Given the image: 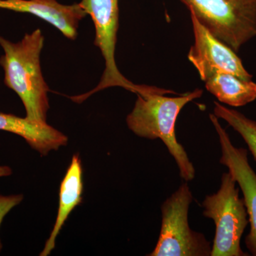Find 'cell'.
Segmentation results:
<instances>
[{"mask_svg": "<svg viewBox=\"0 0 256 256\" xmlns=\"http://www.w3.org/2000/svg\"><path fill=\"white\" fill-rule=\"evenodd\" d=\"M12 174V170L8 166H0V178L10 176Z\"/></svg>", "mask_w": 256, "mask_h": 256, "instance_id": "obj_15", "label": "cell"}, {"mask_svg": "<svg viewBox=\"0 0 256 256\" xmlns=\"http://www.w3.org/2000/svg\"><path fill=\"white\" fill-rule=\"evenodd\" d=\"M206 90L220 102L232 107H242L256 100V82L244 80L215 67L193 64Z\"/></svg>", "mask_w": 256, "mask_h": 256, "instance_id": "obj_10", "label": "cell"}, {"mask_svg": "<svg viewBox=\"0 0 256 256\" xmlns=\"http://www.w3.org/2000/svg\"><path fill=\"white\" fill-rule=\"evenodd\" d=\"M170 92H172L148 86L144 92L136 94L137 100L126 122L139 137L161 140L176 162L180 176L188 182L194 180L196 172L182 144L176 139L175 124L180 111L188 102L202 97L203 90L196 88L176 97L164 96Z\"/></svg>", "mask_w": 256, "mask_h": 256, "instance_id": "obj_1", "label": "cell"}, {"mask_svg": "<svg viewBox=\"0 0 256 256\" xmlns=\"http://www.w3.org/2000/svg\"><path fill=\"white\" fill-rule=\"evenodd\" d=\"M191 20L194 44L188 60L192 64L202 63L234 74L244 80H252V75L244 66L242 60L232 48L218 40L200 22L192 13Z\"/></svg>", "mask_w": 256, "mask_h": 256, "instance_id": "obj_8", "label": "cell"}, {"mask_svg": "<svg viewBox=\"0 0 256 256\" xmlns=\"http://www.w3.org/2000/svg\"><path fill=\"white\" fill-rule=\"evenodd\" d=\"M193 195L186 182L161 206L162 226L156 248L149 256H210V242L188 224Z\"/></svg>", "mask_w": 256, "mask_h": 256, "instance_id": "obj_5", "label": "cell"}, {"mask_svg": "<svg viewBox=\"0 0 256 256\" xmlns=\"http://www.w3.org/2000/svg\"><path fill=\"white\" fill-rule=\"evenodd\" d=\"M22 194L9 195L4 196L0 194V226L6 214L23 201ZM2 249V244L0 240V252Z\"/></svg>", "mask_w": 256, "mask_h": 256, "instance_id": "obj_14", "label": "cell"}, {"mask_svg": "<svg viewBox=\"0 0 256 256\" xmlns=\"http://www.w3.org/2000/svg\"><path fill=\"white\" fill-rule=\"evenodd\" d=\"M84 11L92 16L96 30L95 45L100 48L106 62V68L98 85L92 92L72 98L75 102L85 100L94 92L110 87H121L138 94L142 85L130 82L120 72L116 66V52L117 32L119 28L118 0H82Z\"/></svg>", "mask_w": 256, "mask_h": 256, "instance_id": "obj_6", "label": "cell"}, {"mask_svg": "<svg viewBox=\"0 0 256 256\" xmlns=\"http://www.w3.org/2000/svg\"><path fill=\"white\" fill-rule=\"evenodd\" d=\"M0 8L35 15L75 40L79 22L86 16L80 3L64 5L56 0H0Z\"/></svg>", "mask_w": 256, "mask_h": 256, "instance_id": "obj_9", "label": "cell"}, {"mask_svg": "<svg viewBox=\"0 0 256 256\" xmlns=\"http://www.w3.org/2000/svg\"><path fill=\"white\" fill-rule=\"evenodd\" d=\"M203 26L238 52L256 36V0H181Z\"/></svg>", "mask_w": 256, "mask_h": 256, "instance_id": "obj_4", "label": "cell"}, {"mask_svg": "<svg viewBox=\"0 0 256 256\" xmlns=\"http://www.w3.org/2000/svg\"><path fill=\"white\" fill-rule=\"evenodd\" d=\"M210 118L218 136L222 152L220 163L228 168L244 195L250 226L245 244L250 255L256 256V173L249 164L247 150L234 146L214 114H210Z\"/></svg>", "mask_w": 256, "mask_h": 256, "instance_id": "obj_7", "label": "cell"}, {"mask_svg": "<svg viewBox=\"0 0 256 256\" xmlns=\"http://www.w3.org/2000/svg\"><path fill=\"white\" fill-rule=\"evenodd\" d=\"M44 42V37L40 28L26 34L16 43L0 36V45L4 52L0 58L4 84L22 101L26 118L38 124H47L50 109V88L42 75L40 64Z\"/></svg>", "mask_w": 256, "mask_h": 256, "instance_id": "obj_2", "label": "cell"}, {"mask_svg": "<svg viewBox=\"0 0 256 256\" xmlns=\"http://www.w3.org/2000/svg\"><path fill=\"white\" fill-rule=\"evenodd\" d=\"M230 172H224L216 193L207 195L202 206L203 215L214 222L216 230L210 256H248L240 240L249 223L244 198Z\"/></svg>", "mask_w": 256, "mask_h": 256, "instance_id": "obj_3", "label": "cell"}, {"mask_svg": "<svg viewBox=\"0 0 256 256\" xmlns=\"http://www.w3.org/2000/svg\"><path fill=\"white\" fill-rule=\"evenodd\" d=\"M0 130L18 134L24 138L32 149L42 156L50 152L58 150L66 146L68 138L66 136L47 124L33 122L25 118L0 112Z\"/></svg>", "mask_w": 256, "mask_h": 256, "instance_id": "obj_11", "label": "cell"}, {"mask_svg": "<svg viewBox=\"0 0 256 256\" xmlns=\"http://www.w3.org/2000/svg\"><path fill=\"white\" fill-rule=\"evenodd\" d=\"M82 191L84 182L82 160L78 154H74L60 183V203L54 226L43 250L40 254V256H48L54 249L56 240L64 224L74 208L82 203Z\"/></svg>", "mask_w": 256, "mask_h": 256, "instance_id": "obj_12", "label": "cell"}, {"mask_svg": "<svg viewBox=\"0 0 256 256\" xmlns=\"http://www.w3.org/2000/svg\"><path fill=\"white\" fill-rule=\"evenodd\" d=\"M214 114L224 120L242 136L256 161V121L248 118L238 110L229 108L216 101L214 102Z\"/></svg>", "mask_w": 256, "mask_h": 256, "instance_id": "obj_13", "label": "cell"}]
</instances>
